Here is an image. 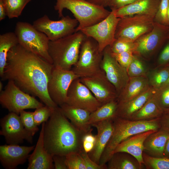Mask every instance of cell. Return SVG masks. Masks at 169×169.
Returning <instances> with one entry per match:
<instances>
[{"instance_id": "1", "label": "cell", "mask_w": 169, "mask_h": 169, "mask_svg": "<svg viewBox=\"0 0 169 169\" xmlns=\"http://www.w3.org/2000/svg\"><path fill=\"white\" fill-rule=\"evenodd\" d=\"M54 66L18 44L7 54L2 80H11L24 92L38 97L45 105L58 106L51 99L47 85Z\"/></svg>"}, {"instance_id": "2", "label": "cell", "mask_w": 169, "mask_h": 169, "mask_svg": "<svg viewBox=\"0 0 169 169\" xmlns=\"http://www.w3.org/2000/svg\"><path fill=\"white\" fill-rule=\"evenodd\" d=\"M86 133L73 125L58 106L45 122L44 146L53 156H66L73 152L80 153L83 149L82 140Z\"/></svg>"}, {"instance_id": "3", "label": "cell", "mask_w": 169, "mask_h": 169, "mask_svg": "<svg viewBox=\"0 0 169 169\" xmlns=\"http://www.w3.org/2000/svg\"><path fill=\"white\" fill-rule=\"evenodd\" d=\"M160 118L149 120H134L116 117L113 119V131L105 148L99 164L105 165L116 147L122 141L134 135L150 130L157 131L161 128Z\"/></svg>"}, {"instance_id": "4", "label": "cell", "mask_w": 169, "mask_h": 169, "mask_svg": "<svg viewBox=\"0 0 169 169\" xmlns=\"http://www.w3.org/2000/svg\"><path fill=\"white\" fill-rule=\"evenodd\" d=\"M54 6L59 18L63 16L64 9L69 10L73 14L79 24L75 32L94 25L106 18L110 13L105 8L93 4L85 0H56Z\"/></svg>"}, {"instance_id": "5", "label": "cell", "mask_w": 169, "mask_h": 169, "mask_svg": "<svg viewBox=\"0 0 169 169\" xmlns=\"http://www.w3.org/2000/svg\"><path fill=\"white\" fill-rule=\"evenodd\" d=\"M86 36L80 31L50 41L48 51L54 67L70 70L76 63L81 44Z\"/></svg>"}, {"instance_id": "6", "label": "cell", "mask_w": 169, "mask_h": 169, "mask_svg": "<svg viewBox=\"0 0 169 169\" xmlns=\"http://www.w3.org/2000/svg\"><path fill=\"white\" fill-rule=\"evenodd\" d=\"M18 44L27 50L52 64L48 51L49 40L47 35L27 22L19 21L15 32Z\"/></svg>"}, {"instance_id": "7", "label": "cell", "mask_w": 169, "mask_h": 169, "mask_svg": "<svg viewBox=\"0 0 169 169\" xmlns=\"http://www.w3.org/2000/svg\"><path fill=\"white\" fill-rule=\"evenodd\" d=\"M102 58L103 52L100 51L97 41L86 36L81 44L78 60L71 70L79 78L93 76L101 70Z\"/></svg>"}, {"instance_id": "8", "label": "cell", "mask_w": 169, "mask_h": 169, "mask_svg": "<svg viewBox=\"0 0 169 169\" xmlns=\"http://www.w3.org/2000/svg\"><path fill=\"white\" fill-rule=\"evenodd\" d=\"M4 90L0 92V103L8 110L19 115L27 109H37L44 106L35 97L17 87L12 81H8Z\"/></svg>"}, {"instance_id": "9", "label": "cell", "mask_w": 169, "mask_h": 169, "mask_svg": "<svg viewBox=\"0 0 169 169\" xmlns=\"http://www.w3.org/2000/svg\"><path fill=\"white\" fill-rule=\"evenodd\" d=\"M154 17L148 15H136L120 18L115 33V39L134 42L152 29Z\"/></svg>"}, {"instance_id": "10", "label": "cell", "mask_w": 169, "mask_h": 169, "mask_svg": "<svg viewBox=\"0 0 169 169\" xmlns=\"http://www.w3.org/2000/svg\"><path fill=\"white\" fill-rule=\"evenodd\" d=\"M120 19L116 15L115 10H111L110 14L101 21L79 31L96 41L100 51L102 52L106 47L111 46L116 39L115 34Z\"/></svg>"}, {"instance_id": "11", "label": "cell", "mask_w": 169, "mask_h": 169, "mask_svg": "<svg viewBox=\"0 0 169 169\" xmlns=\"http://www.w3.org/2000/svg\"><path fill=\"white\" fill-rule=\"evenodd\" d=\"M79 23L75 18L64 16L59 20L50 19L45 15L33 23L34 28L45 34L50 41H54L75 33Z\"/></svg>"}, {"instance_id": "12", "label": "cell", "mask_w": 169, "mask_h": 169, "mask_svg": "<svg viewBox=\"0 0 169 169\" xmlns=\"http://www.w3.org/2000/svg\"><path fill=\"white\" fill-rule=\"evenodd\" d=\"M79 78L71 70L54 67L48 82L49 95L59 106L66 103L69 87L75 79Z\"/></svg>"}, {"instance_id": "13", "label": "cell", "mask_w": 169, "mask_h": 169, "mask_svg": "<svg viewBox=\"0 0 169 169\" xmlns=\"http://www.w3.org/2000/svg\"><path fill=\"white\" fill-rule=\"evenodd\" d=\"M0 135L8 144L19 145L26 140L32 143L33 136L25 128L19 115L9 112L0 120Z\"/></svg>"}, {"instance_id": "14", "label": "cell", "mask_w": 169, "mask_h": 169, "mask_svg": "<svg viewBox=\"0 0 169 169\" xmlns=\"http://www.w3.org/2000/svg\"><path fill=\"white\" fill-rule=\"evenodd\" d=\"M66 103L91 113L102 105L79 78L75 79L71 84L68 91Z\"/></svg>"}, {"instance_id": "15", "label": "cell", "mask_w": 169, "mask_h": 169, "mask_svg": "<svg viewBox=\"0 0 169 169\" xmlns=\"http://www.w3.org/2000/svg\"><path fill=\"white\" fill-rule=\"evenodd\" d=\"M79 78L102 105L117 100L118 94L116 89L102 69L93 76Z\"/></svg>"}, {"instance_id": "16", "label": "cell", "mask_w": 169, "mask_h": 169, "mask_svg": "<svg viewBox=\"0 0 169 169\" xmlns=\"http://www.w3.org/2000/svg\"><path fill=\"white\" fill-rule=\"evenodd\" d=\"M101 68L115 88L118 95L127 84L130 77L127 69L120 64L112 55L110 46L106 47L103 51Z\"/></svg>"}, {"instance_id": "17", "label": "cell", "mask_w": 169, "mask_h": 169, "mask_svg": "<svg viewBox=\"0 0 169 169\" xmlns=\"http://www.w3.org/2000/svg\"><path fill=\"white\" fill-rule=\"evenodd\" d=\"M168 28L166 25L155 22L152 29L134 42V54L146 57L152 54L165 39Z\"/></svg>"}, {"instance_id": "18", "label": "cell", "mask_w": 169, "mask_h": 169, "mask_svg": "<svg viewBox=\"0 0 169 169\" xmlns=\"http://www.w3.org/2000/svg\"><path fill=\"white\" fill-rule=\"evenodd\" d=\"M35 147V146H25L8 144L1 145V163L5 169H15L26 161L30 153L33 150Z\"/></svg>"}, {"instance_id": "19", "label": "cell", "mask_w": 169, "mask_h": 169, "mask_svg": "<svg viewBox=\"0 0 169 169\" xmlns=\"http://www.w3.org/2000/svg\"><path fill=\"white\" fill-rule=\"evenodd\" d=\"M113 119L100 121L91 125L96 128L97 134L95 146L88 155L93 161L99 164L101 156L113 133Z\"/></svg>"}, {"instance_id": "20", "label": "cell", "mask_w": 169, "mask_h": 169, "mask_svg": "<svg viewBox=\"0 0 169 169\" xmlns=\"http://www.w3.org/2000/svg\"><path fill=\"white\" fill-rule=\"evenodd\" d=\"M45 122L41 129L36 146L28 158L27 169H54L53 156L45 149L44 142V130Z\"/></svg>"}, {"instance_id": "21", "label": "cell", "mask_w": 169, "mask_h": 169, "mask_svg": "<svg viewBox=\"0 0 169 169\" xmlns=\"http://www.w3.org/2000/svg\"><path fill=\"white\" fill-rule=\"evenodd\" d=\"M156 131L150 130L128 137L116 147L113 154L120 152L129 153L135 158L143 167L144 165L142 155L144 150V141L149 135Z\"/></svg>"}, {"instance_id": "22", "label": "cell", "mask_w": 169, "mask_h": 169, "mask_svg": "<svg viewBox=\"0 0 169 169\" xmlns=\"http://www.w3.org/2000/svg\"><path fill=\"white\" fill-rule=\"evenodd\" d=\"M159 0H137L117 10L118 18L136 15H148L155 16L158 10Z\"/></svg>"}, {"instance_id": "23", "label": "cell", "mask_w": 169, "mask_h": 169, "mask_svg": "<svg viewBox=\"0 0 169 169\" xmlns=\"http://www.w3.org/2000/svg\"><path fill=\"white\" fill-rule=\"evenodd\" d=\"M59 107L66 117L79 130L85 133L92 131L89 124L90 112L66 103Z\"/></svg>"}, {"instance_id": "24", "label": "cell", "mask_w": 169, "mask_h": 169, "mask_svg": "<svg viewBox=\"0 0 169 169\" xmlns=\"http://www.w3.org/2000/svg\"><path fill=\"white\" fill-rule=\"evenodd\" d=\"M169 137V132L161 127L146 139L144 152L154 157L164 156L165 147Z\"/></svg>"}, {"instance_id": "25", "label": "cell", "mask_w": 169, "mask_h": 169, "mask_svg": "<svg viewBox=\"0 0 169 169\" xmlns=\"http://www.w3.org/2000/svg\"><path fill=\"white\" fill-rule=\"evenodd\" d=\"M155 91V90L151 87L146 91L127 101L118 103L117 117L130 120L141 108Z\"/></svg>"}, {"instance_id": "26", "label": "cell", "mask_w": 169, "mask_h": 169, "mask_svg": "<svg viewBox=\"0 0 169 169\" xmlns=\"http://www.w3.org/2000/svg\"><path fill=\"white\" fill-rule=\"evenodd\" d=\"M151 87L146 76L130 78L127 84L118 95V103L127 101L144 92Z\"/></svg>"}, {"instance_id": "27", "label": "cell", "mask_w": 169, "mask_h": 169, "mask_svg": "<svg viewBox=\"0 0 169 169\" xmlns=\"http://www.w3.org/2000/svg\"><path fill=\"white\" fill-rule=\"evenodd\" d=\"M154 93L141 108L131 116L130 120H149L162 116L164 113L163 110L158 104Z\"/></svg>"}, {"instance_id": "28", "label": "cell", "mask_w": 169, "mask_h": 169, "mask_svg": "<svg viewBox=\"0 0 169 169\" xmlns=\"http://www.w3.org/2000/svg\"><path fill=\"white\" fill-rule=\"evenodd\" d=\"M107 163V169H141L143 168L135 158L125 152L114 153Z\"/></svg>"}, {"instance_id": "29", "label": "cell", "mask_w": 169, "mask_h": 169, "mask_svg": "<svg viewBox=\"0 0 169 169\" xmlns=\"http://www.w3.org/2000/svg\"><path fill=\"white\" fill-rule=\"evenodd\" d=\"M18 44L17 37L14 32H8L0 35V76L4 72L7 62L8 53Z\"/></svg>"}, {"instance_id": "30", "label": "cell", "mask_w": 169, "mask_h": 169, "mask_svg": "<svg viewBox=\"0 0 169 169\" xmlns=\"http://www.w3.org/2000/svg\"><path fill=\"white\" fill-rule=\"evenodd\" d=\"M118 103L117 100L103 104L91 113L89 124H92L105 120L113 119L117 116Z\"/></svg>"}, {"instance_id": "31", "label": "cell", "mask_w": 169, "mask_h": 169, "mask_svg": "<svg viewBox=\"0 0 169 169\" xmlns=\"http://www.w3.org/2000/svg\"><path fill=\"white\" fill-rule=\"evenodd\" d=\"M164 66L148 72L147 74L150 86L155 90L158 89L166 81L169 76V64Z\"/></svg>"}, {"instance_id": "32", "label": "cell", "mask_w": 169, "mask_h": 169, "mask_svg": "<svg viewBox=\"0 0 169 169\" xmlns=\"http://www.w3.org/2000/svg\"><path fill=\"white\" fill-rule=\"evenodd\" d=\"M7 16L9 19L18 18L31 0H3Z\"/></svg>"}, {"instance_id": "33", "label": "cell", "mask_w": 169, "mask_h": 169, "mask_svg": "<svg viewBox=\"0 0 169 169\" xmlns=\"http://www.w3.org/2000/svg\"><path fill=\"white\" fill-rule=\"evenodd\" d=\"M144 165L149 169H169V158L165 156L155 157L145 152L142 155Z\"/></svg>"}, {"instance_id": "34", "label": "cell", "mask_w": 169, "mask_h": 169, "mask_svg": "<svg viewBox=\"0 0 169 169\" xmlns=\"http://www.w3.org/2000/svg\"><path fill=\"white\" fill-rule=\"evenodd\" d=\"M127 70L130 78L146 76L148 73L143 62L135 55Z\"/></svg>"}, {"instance_id": "35", "label": "cell", "mask_w": 169, "mask_h": 169, "mask_svg": "<svg viewBox=\"0 0 169 169\" xmlns=\"http://www.w3.org/2000/svg\"><path fill=\"white\" fill-rule=\"evenodd\" d=\"M19 115L21 120L25 129L33 136L38 131L33 116V112L23 110L21 111Z\"/></svg>"}, {"instance_id": "36", "label": "cell", "mask_w": 169, "mask_h": 169, "mask_svg": "<svg viewBox=\"0 0 169 169\" xmlns=\"http://www.w3.org/2000/svg\"><path fill=\"white\" fill-rule=\"evenodd\" d=\"M66 163L68 169H86L83 159L79 152H73L66 156Z\"/></svg>"}, {"instance_id": "37", "label": "cell", "mask_w": 169, "mask_h": 169, "mask_svg": "<svg viewBox=\"0 0 169 169\" xmlns=\"http://www.w3.org/2000/svg\"><path fill=\"white\" fill-rule=\"evenodd\" d=\"M110 47L111 51L113 53L131 52L134 53L135 44L134 42H130L123 39L118 38L116 39Z\"/></svg>"}, {"instance_id": "38", "label": "cell", "mask_w": 169, "mask_h": 169, "mask_svg": "<svg viewBox=\"0 0 169 169\" xmlns=\"http://www.w3.org/2000/svg\"><path fill=\"white\" fill-rule=\"evenodd\" d=\"M54 108L45 105L36 109L33 112V118L36 124L38 126L46 122L50 118Z\"/></svg>"}, {"instance_id": "39", "label": "cell", "mask_w": 169, "mask_h": 169, "mask_svg": "<svg viewBox=\"0 0 169 169\" xmlns=\"http://www.w3.org/2000/svg\"><path fill=\"white\" fill-rule=\"evenodd\" d=\"M169 0H161L154 21L164 25H168L167 11Z\"/></svg>"}, {"instance_id": "40", "label": "cell", "mask_w": 169, "mask_h": 169, "mask_svg": "<svg viewBox=\"0 0 169 169\" xmlns=\"http://www.w3.org/2000/svg\"><path fill=\"white\" fill-rule=\"evenodd\" d=\"M154 95L163 110L169 108V85L156 90Z\"/></svg>"}, {"instance_id": "41", "label": "cell", "mask_w": 169, "mask_h": 169, "mask_svg": "<svg viewBox=\"0 0 169 169\" xmlns=\"http://www.w3.org/2000/svg\"><path fill=\"white\" fill-rule=\"evenodd\" d=\"M111 53L120 64L127 69L134 56L133 53L131 52H125L118 53Z\"/></svg>"}, {"instance_id": "42", "label": "cell", "mask_w": 169, "mask_h": 169, "mask_svg": "<svg viewBox=\"0 0 169 169\" xmlns=\"http://www.w3.org/2000/svg\"><path fill=\"white\" fill-rule=\"evenodd\" d=\"M92 131L85 134L82 140L83 148L88 153L93 149L96 140V135H94L92 133Z\"/></svg>"}, {"instance_id": "43", "label": "cell", "mask_w": 169, "mask_h": 169, "mask_svg": "<svg viewBox=\"0 0 169 169\" xmlns=\"http://www.w3.org/2000/svg\"><path fill=\"white\" fill-rule=\"evenodd\" d=\"M79 153L83 159L86 169H107L106 164L100 165L93 161L89 156L88 153L85 152L84 149Z\"/></svg>"}, {"instance_id": "44", "label": "cell", "mask_w": 169, "mask_h": 169, "mask_svg": "<svg viewBox=\"0 0 169 169\" xmlns=\"http://www.w3.org/2000/svg\"><path fill=\"white\" fill-rule=\"evenodd\" d=\"M169 62V42L161 53L158 59L159 66L166 65Z\"/></svg>"}, {"instance_id": "45", "label": "cell", "mask_w": 169, "mask_h": 169, "mask_svg": "<svg viewBox=\"0 0 169 169\" xmlns=\"http://www.w3.org/2000/svg\"><path fill=\"white\" fill-rule=\"evenodd\" d=\"M137 0H111L108 7L111 10H117L129 5Z\"/></svg>"}, {"instance_id": "46", "label": "cell", "mask_w": 169, "mask_h": 169, "mask_svg": "<svg viewBox=\"0 0 169 169\" xmlns=\"http://www.w3.org/2000/svg\"><path fill=\"white\" fill-rule=\"evenodd\" d=\"M54 169H68L66 163V156L54 155L53 156Z\"/></svg>"}, {"instance_id": "47", "label": "cell", "mask_w": 169, "mask_h": 169, "mask_svg": "<svg viewBox=\"0 0 169 169\" xmlns=\"http://www.w3.org/2000/svg\"><path fill=\"white\" fill-rule=\"evenodd\" d=\"M161 127L169 132V113H164L160 118Z\"/></svg>"}, {"instance_id": "48", "label": "cell", "mask_w": 169, "mask_h": 169, "mask_svg": "<svg viewBox=\"0 0 169 169\" xmlns=\"http://www.w3.org/2000/svg\"><path fill=\"white\" fill-rule=\"evenodd\" d=\"M93 4L105 8L108 7L111 0H85Z\"/></svg>"}, {"instance_id": "49", "label": "cell", "mask_w": 169, "mask_h": 169, "mask_svg": "<svg viewBox=\"0 0 169 169\" xmlns=\"http://www.w3.org/2000/svg\"><path fill=\"white\" fill-rule=\"evenodd\" d=\"M7 16L6 11L3 0H0V21L5 19Z\"/></svg>"}, {"instance_id": "50", "label": "cell", "mask_w": 169, "mask_h": 169, "mask_svg": "<svg viewBox=\"0 0 169 169\" xmlns=\"http://www.w3.org/2000/svg\"><path fill=\"white\" fill-rule=\"evenodd\" d=\"M164 156L169 158V137L167 141L164 153Z\"/></svg>"}, {"instance_id": "51", "label": "cell", "mask_w": 169, "mask_h": 169, "mask_svg": "<svg viewBox=\"0 0 169 169\" xmlns=\"http://www.w3.org/2000/svg\"><path fill=\"white\" fill-rule=\"evenodd\" d=\"M168 85H169V76L166 81L161 86L159 89L164 87Z\"/></svg>"}, {"instance_id": "52", "label": "cell", "mask_w": 169, "mask_h": 169, "mask_svg": "<svg viewBox=\"0 0 169 169\" xmlns=\"http://www.w3.org/2000/svg\"><path fill=\"white\" fill-rule=\"evenodd\" d=\"M163 110L164 113H169V108L164 109Z\"/></svg>"}, {"instance_id": "53", "label": "cell", "mask_w": 169, "mask_h": 169, "mask_svg": "<svg viewBox=\"0 0 169 169\" xmlns=\"http://www.w3.org/2000/svg\"><path fill=\"white\" fill-rule=\"evenodd\" d=\"M167 19L168 22V25H169V5L167 11Z\"/></svg>"}, {"instance_id": "54", "label": "cell", "mask_w": 169, "mask_h": 169, "mask_svg": "<svg viewBox=\"0 0 169 169\" xmlns=\"http://www.w3.org/2000/svg\"><path fill=\"white\" fill-rule=\"evenodd\" d=\"M3 88V84L2 82L1 81H0V92L2 91Z\"/></svg>"}]
</instances>
